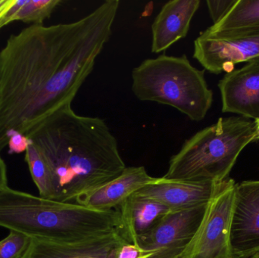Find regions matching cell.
<instances>
[{
    "mask_svg": "<svg viewBox=\"0 0 259 258\" xmlns=\"http://www.w3.org/2000/svg\"><path fill=\"white\" fill-rule=\"evenodd\" d=\"M30 145L28 138L21 133H14L9 138L8 147L10 154H20L25 152Z\"/></svg>",
    "mask_w": 259,
    "mask_h": 258,
    "instance_id": "obj_21",
    "label": "cell"
},
{
    "mask_svg": "<svg viewBox=\"0 0 259 258\" xmlns=\"http://www.w3.org/2000/svg\"><path fill=\"white\" fill-rule=\"evenodd\" d=\"M233 258L259 252V180L236 185L231 227Z\"/></svg>",
    "mask_w": 259,
    "mask_h": 258,
    "instance_id": "obj_9",
    "label": "cell"
},
{
    "mask_svg": "<svg viewBox=\"0 0 259 258\" xmlns=\"http://www.w3.org/2000/svg\"><path fill=\"white\" fill-rule=\"evenodd\" d=\"M246 258H259V252L256 253V254H253V255L250 256V257Z\"/></svg>",
    "mask_w": 259,
    "mask_h": 258,
    "instance_id": "obj_26",
    "label": "cell"
},
{
    "mask_svg": "<svg viewBox=\"0 0 259 258\" xmlns=\"http://www.w3.org/2000/svg\"><path fill=\"white\" fill-rule=\"evenodd\" d=\"M236 185L230 178L218 184L189 258H233L231 227Z\"/></svg>",
    "mask_w": 259,
    "mask_h": 258,
    "instance_id": "obj_7",
    "label": "cell"
},
{
    "mask_svg": "<svg viewBox=\"0 0 259 258\" xmlns=\"http://www.w3.org/2000/svg\"><path fill=\"white\" fill-rule=\"evenodd\" d=\"M219 183L157 177L155 181L146 185L133 195L140 199L156 201L166 206L171 212H181L208 204Z\"/></svg>",
    "mask_w": 259,
    "mask_h": 258,
    "instance_id": "obj_10",
    "label": "cell"
},
{
    "mask_svg": "<svg viewBox=\"0 0 259 258\" xmlns=\"http://www.w3.org/2000/svg\"><path fill=\"white\" fill-rule=\"evenodd\" d=\"M156 179L149 175L144 167H129L119 177L81 195L75 202L97 210L118 209L131 195Z\"/></svg>",
    "mask_w": 259,
    "mask_h": 258,
    "instance_id": "obj_14",
    "label": "cell"
},
{
    "mask_svg": "<svg viewBox=\"0 0 259 258\" xmlns=\"http://www.w3.org/2000/svg\"><path fill=\"white\" fill-rule=\"evenodd\" d=\"M127 242L121 233L77 242H56L33 239L27 258H116Z\"/></svg>",
    "mask_w": 259,
    "mask_h": 258,
    "instance_id": "obj_12",
    "label": "cell"
},
{
    "mask_svg": "<svg viewBox=\"0 0 259 258\" xmlns=\"http://www.w3.org/2000/svg\"><path fill=\"white\" fill-rule=\"evenodd\" d=\"M120 1L66 24L30 25L0 51V153L14 133L71 106L109 42Z\"/></svg>",
    "mask_w": 259,
    "mask_h": 258,
    "instance_id": "obj_1",
    "label": "cell"
},
{
    "mask_svg": "<svg viewBox=\"0 0 259 258\" xmlns=\"http://www.w3.org/2000/svg\"><path fill=\"white\" fill-rule=\"evenodd\" d=\"M23 258H27V257H26V256H24V257H23Z\"/></svg>",
    "mask_w": 259,
    "mask_h": 258,
    "instance_id": "obj_27",
    "label": "cell"
},
{
    "mask_svg": "<svg viewBox=\"0 0 259 258\" xmlns=\"http://www.w3.org/2000/svg\"><path fill=\"white\" fill-rule=\"evenodd\" d=\"M0 227L36 240L77 242L121 233L119 209L97 210L15 190H0Z\"/></svg>",
    "mask_w": 259,
    "mask_h": 258,
    "instance_id": "obj_3",
    "label": "cell"
},
{
    "mask_svg": "<svg viewBox=\"0 0 259 258\" xmlns=\"http://www.w3.org/2000/svg\"><path fill=\"white\" fill-rule=\"evenodd\" d=\"M259 30V0H237L222 20L205 30L211 34Z\"/></svg>",
    "mask_w": 259,
    "mask_h": 258,
    "instance_id": "obj_16",
    "label": "cell"
},
{
    "mask_svg": "<svg viewBox=\"0 0 259 258\" xmlns=\"http://www.w3.org/2000/svg\"><path fill=\"white\" fill-rule=\"evenodd\" d=\"M141 251L136 245L125 243L118 250L116 258H140Z\"/></svg>",
    "mask_w": 259,
    "mask_h": 258,
    "instance_id": "obj_22",
    "label": "cell"
},
{
    "mask_svg": "<svg viewBox=\"0 0 259 258\" xmlns=\"http://www.w3.org/2000/svg\"><path fill=\"white\" fill-rule=\"evenodd\" d=\"M205 71L193 67L186 55H160L134 68L132 91L140 101L170 106L199 122L213 103Z\"/></svg>",
    "mask_w": 259,
    "mask_h": 258,
    "instance_id": "obj_5",
    "label": "cell"
},
{
    "mask_svg": "<svg viewBox=\"0 0 259 258\" xmlns=\"http://www.w3.org/2000/svg\"><path fill=\"white\" fill-rule=\"evenodd\" d=\"M62 3L61 0H15L5 17V26L16 21L44 25V21Z\"/></svg>",
    "mask_w": 259,
    "mask_h": 258,
    "instance_id": "obj_17",
    "label": "cell"
},
{
    "mask_svg": "<svg viewBox=\"0 0 259 258\" xmlns=\"http://www.w3.org/2000/svg\"><path fill=\"white\" fill-rule=\"evenodd\" d=\"M25 162L39 191V196L54 200V186L51 172L40 153L30 142L25 151Z\"/></svg>",
    "mask_w": 259,
    "mask_h": 258,
    "instance_id": "obj_18",
    "label": "cell"
},
{
    "mask_svg": "<svg viewBox=\"0 0 259 258\" xmlns=\"http://www.w3.org/2000/svg\"><path fill=\"white\" fill-rule=\"evenodd\" d=\"M199 6V0H171L165 3L152 24V53L166 51L186 37Z\"/></svg>",
    "mask_w": 259,
    "mask_h": 258,
    "instance_id": "obj_13",
    "label": "cell"
},
{
    "mask_svg": "<svg viewBox=\"0 0 259 258\" xmlns=\"http://www.w3.org/2000/svg\"><path fill=\"white\" fill-rule=\"evenodd\" d=\"M26 136L51 172L55 201L75 202L119 177L127 168L106 121L77 115L71 106L38 123Z\"/></svg>",
    "mask_w": 259,
    "mask_h": 258,
    "instance_id": "obj_2",
    "label": "cell"
},
{
    "mask_svg": "<svg viewBox=\"0 0 259 258\" xmlns=\"http://www.w3.org/2000/svg\"><path fill=\"white\" fill-rule=\"evenodd\" d=\"M256 124L243 117L219 118L187 139L170 158L164 178L220 182L229 174L240 153L255 141Z\"/></svg>",
    "mask_w": 259,
    "mask_h": 258,
    "instance_id": "obj_4",
    "label": "cell"
},
{
    "mask_svg": "<svg viewBox=\"0 0 259 258\" xmlns=\"http://www.w3.org/2000/svg\"><path fill=\"white\" fill-rule=\"evenodd\" d=\"M118 209L121 214L123 236L133 245L138 236L150 230L164 216L171 212L160 203L140 199L133 195Z\"/></svg>",
    "mask_w": 259,
    "mask_h": 258,
    "instance_id": "obj_15",
    "label": "cell"
},
{
    "mask_svg": "<svg viewBox=\"0 0 259 258\" xmlns=\"http://www.w3.org/2000/svg\"><path fill=\"white\" fill-rule=\"evenodd\" d=\"M193 56L214 74L231 72L237 64L259 62V30L220 34L205 30L194 41Z\"/></svg>",
    "mask_w": 259,
    "mask_h": 258,
    "instance_id": "obj_8",
    "label": "cell"
},
{
    "mask_svg": "<svg viewBox=\"0 0 259 258\" xmlns=\"http://www.w3.org/2000/svg\"><path fill=\"white\" fill-rule=\"evenodd\" d=\"M237 0H218V1H206L209 11L210 16L213 23L216 24L228 13V11L235 4Z\"/></svg>",
    "mask_w": 259,
    "mask_h": 258,
    "instance_id": "obj_20",
    "label": "cell"
},
{
    "mask_svg": "<svg viewBox=\"0 0 259 258\" xmlns=\"http://www.w3.org/2000/svg\"><path fill=\"white\" fill-rule=\"evenodd\" d=\"M15 2V0H0V29L5 27V17Z\"/></svg>",
    "mask_w": 259,
    "mask_h": 258,
    "instance_id": "obj_23",
    "label": "cell"
},
{
    "mask_svg": "<svg viewBox=\"0 0 259 258\" xmlns=\"http://www.w3.org/2000/svg\"><path fill=\"white\" fill-rule=\"evenodd\" d=\"M8 186L7 168L4 160L0 156V190Z\"/></svg>",
    "mask_w": 259,
    "mask_h": 258,
    "instance_id": "obj_24",
    "label": "cell"
},
{
    "mask_svg": "<svg viewBox=\"0 0 259 258\" xmlns=\"http://www.w3.org/2000/svg\"><path fill=\"white\" fill-rule=\"evenodd\" d=\"M208 204L170 212L150 230L138 236L134 245L141 251L140 258L190 257Z\"/></svg>",
    "mask_w": 259,
    "mask_h": 258,
    "instance_id": "obj_6",
    "label": "cell"
},
{
    "mask_svg": "<svg viewBox=\"0 0 259 258\" xmlns=\"http://www.w3.org/2000/svg\"><path fill=\"white\" fill-rule=\"evenodd\" d=\"M255 121V124H256V130H255V141H259V118L258 120H256V121Z\"/></svg>",
    "mask_w": 259,
    "mask_h": 258,
    "instance_id": "obj_25",
    "label": "cell"
},
{
    "mask_svg": "<svg viewBox=\"0 0 259 258\" xmlns=\"http://www.w3.org/2000/svg\"><path fill=\"white\" fill-rule=\"evenodd\" d=\"M33 239L22 233L10 231L0 241V258H23L31 245Z\"/></svg>",
    "mask_w": 259,
    "mask_h": 258,
    "instance_id": "obj_19",
    "label": "cell"
},
{
    "mask_svg": "<svg viewBox=\"0 0 259 258\" xmlns=\"http://www.w3.org/2000/svg\"><path fill=\"white\" fill-rule=\"evenodd\" d=\"M222 112L248 119L259 118V62H249L219 81Z\"/></svg>",
    "mask_w": 259,
    "mask_h": 258,
    "instance_id": "obj_11",
    "label": "cell"
}]
</instances>
